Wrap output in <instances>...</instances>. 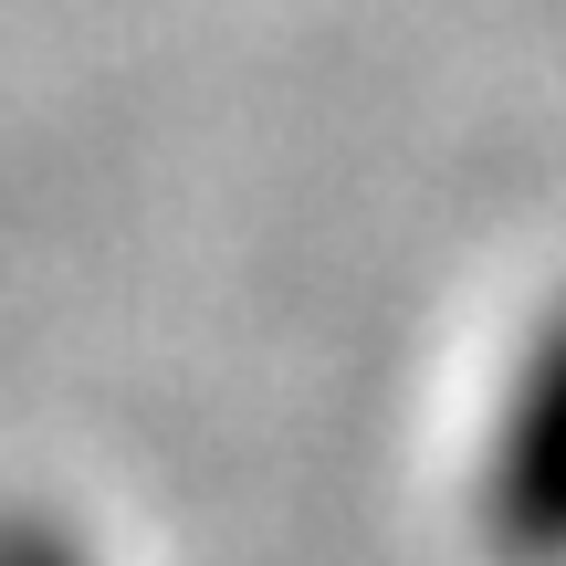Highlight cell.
<instances>
[{"label":"cell","mask_w":566,"mask_h":566,"mask_svg":"<svg viewBox=\"0 0 566 566\" xmlns=\"http://www.w3.org/2000/svg\"><path fill=\"white\" fill-rule=\"evenodd\" d=\"M493 535L514 556L556 566L566 556V325L514 388V420L493 441Z\"/></svg>","instance_id":"cell-1"},{"label":"cell","mask_w":566,"mask_h":566,"mask_svg":"<svg viewBox=\"0 0 566 566\" xmlns=\"http://www.w3.org/2000/svg\"><path fill=\"white\" fill-rule=\"evenodd\" d=\"M0 566H74L53 535H0Z\"/></svg>","instance_id":"cell-2"}]
</instances>
